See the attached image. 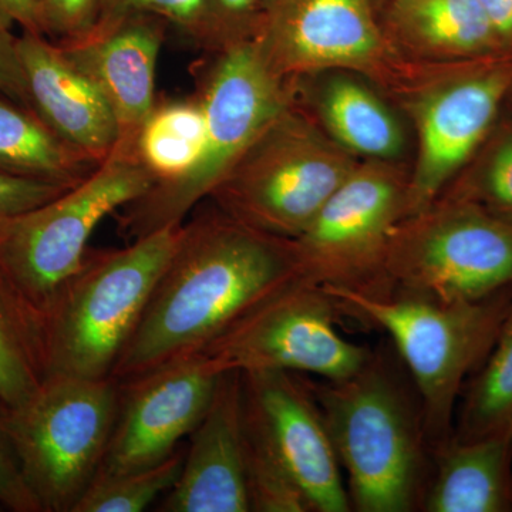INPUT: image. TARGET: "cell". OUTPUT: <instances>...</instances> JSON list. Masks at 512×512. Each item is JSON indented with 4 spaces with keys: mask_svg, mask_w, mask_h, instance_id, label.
Segmentation results:
<instances>
[{
    "mask_svg": "<svg viewBox=\"0 0 512 512\" xmlns=\"http://www.w3.org/2000/svg\"><path fill=\"white\" fill-rule=\"evenodd\" d=\"M153 185L133 148L117 146L80 183L0 228V269L45 313L82 265L94 229Z\"/></svg>",
    "mask_w": 512,
    "mask_h": 512,
    "instance_id": "ba28073f",
    "label": "cell"
},
{
    "mask_svg": "<svg viewBox=\"0 0 512 512\" xmlns=\"http://www.w3.org/2000/svg\"><path fill=\"white\" fill-rule=\"evenodd\" d=\"M185 447H178L156 466L119 476L99 478L80 498L73 512H140L167 494L180 477Z\"/></svg>",
    "mask_w": 512,
    "mask_h": 512,
    "instance_id": "4316f807",
    "label": "cell"
},
{
    "mask_svg": "<svg viewBox=\"0 0 512 512\" xmlns=\"http://www.w3.org/2000/svg\"><path fill=\"white\" fill-rule=\"evenodd\" d=\"M443 194L476 202L512 225V117H500L476 156Z\"/></svg>",
    "mask_w": 512,
    "mask_h": 512,
    "instance_id": "484cf974",
    "label": "cell"
},
{
    "mask_svg": "<svg viewBox=\"0 0 512 512\" xmlns=\"http://www.w3.org/2000/svg\"><path fill=\"white\" fill-rule=\"evenodd\" d=\"M46 377L45 313L0 269V402L20 406Z\"/></svg>",
    "mask_w": 512,
    "mask_h": 512,
    "instance_id": "cb8c5ba5",
    "label": "cell"
},
{
    "mask_svg": "<svg viewBox=\"0 0 512 512\" xmlns=\"http://www.w3.org/2000/svg\"><path fill=\"white\" fill-rule=\"evenodd\" d=\"M407 201L409 174L399 165L357 164L305 231L291 239L301 278L373 298L390 295L387 251L406 218Z\"/></svg>",
    "mask_w": 512,
    "mask_h": 512,
    "instance_id": "30bf717a",
    "label": "cell"
},
{
    "mask_svg": "<svg viewBox=\"0 0 512 512\" xmlns=\"http://www.w3.org/2000/svg\"><path fill=\"white\" fill-rule=\"evenodd\" d=\"M0 93L30 109L28 87L18 52V36L3 26H0Z\"/></svg>",
    "mask_w": 512,
    "mask_h": 512,
    "instance_id": "836d02e7",
    "label": "cell"
},
{
    "mask_svg": "<svg viewBox=\"0 0 512 512\" xmlns=\"http://www.w3.org/2000/svg\"><path fill=\"white\" fill-rule=\"evenodd\" d=\"M251 512H313L308 498L244 419Z\"/></svg>",
    "mask_w": 512,
    "mask_h": 512,
    "instance_id": "83f0119b",
    "label": "cell"
},
{
    "mask_svg": "<svg viewBox=\"0 0 512 512\" xmlns=\"http://www.w3.org/2000/svg\"><path fill=\"white\" fill-rule=\"evenodd\" d=\"M373 0H268L254 37L265 62L285 80L328 70L384 77L393 46Z\"/></svg>",
    "mask_w": 512,
    "mask_h": 512,
    "instance_id": "4fadbf2b",
    "label": "cell"
},
{
    "mask_svg": "<svg viewBox=\"0 0 512 512\" xmlns=\"http://www.w3.org/2000/svg\"><path fill=\"white\" fill-rule=\"evenodd\" d=\"M15 25L23 32L42 35L37 0H0V26L12 30Z\"/></svg>",
    "mask_w": 512,
    "mask_h": 512,
    "instance_id": "e575fe53",
    "label": "cell"
},
{
    "mask_svg": "<svg viewBox=\"0 0 512 512\" xmlns=\"http://www.w3.org/2000/svg\"><path fill=\"white\" fill-rule=\"evenodd\" d=\"M202 0H101L94 28L110 25L133 13H148L164 19L198 46L201 36Z\"/></svg>",
    "mask_w": 512,
    "mask_h": 512,
    "instance_id": "f546056e",
    "label": "cell"
},
{
    "mask_svg": "<svg viewBox=\"0 0 512 512\" xmlns=\"http://www.w3.org/2000/svg\"><path fill=\"white\" fill-rule=\"evenodd\" d=\"M100 8L101 0H37L42 35L56 43L89 35Z\"/></svg>",
    "mask_w": 512,
    "mask_h": 512,
    "instance_id": "4dcf8cb0",
    "label": "cell"
},
{
    "mask_svg": "<svg viewBox=\"0 0 512 512\" xmlns=\"http://www.w3.org/2000/svg\"><path fill=\"white\" fill-rule=\"evenodd\" d=\"M268 0H202L198 46L214 53L232 43L254 39Z\"/></svg>",
    "mask_w": 512,
    "mask_h": 512,
    "instance_id": "f1b7e54d",
    "label": "cell"
},
{
    "mask_svg": "<svg viewBox=\"0 0 512 512\" xmlns=\"http://www.w3.org/2000/svg\"><path fill=\"white\" fill-rule=\"evenodd\" d=\"M512 93V52L440 63L417 87L416 165L409 174L407 215L437 200L467 167L491 133Z\"/></svg>",
    "mask_w": 512,
    "mask_h": 512,
    "instance_id": "7c38bea8",
    "label": "cell"
},
{
    "mask_svg": "<svg viewBox=\"0 0 512 512\" xmlns=\"http://www.w3.org/2000/svg\"><path fill=\"white\" fill-rule=\"evenodd\" d=\"M177 247L111 373L117 382L205 352L259 303L299 278L291 239L242 224L210 200Z\"/></svg>",
    "mask_w": 512,
    "mask_h": 512,
    "instance_id": "6da1fadb",
    "label": "cell"
},
{
    "mask_svg": "<svg viewBox=\"0 0 512 512\" xmlns=\"http://www.w3.org/2000/svg\"><path fill=\"white\" fill-rule=\"evenodd\" d=\"M205 136L207 117L197 93L171 99L157 97L133 141L134 156L153 177L150 190L184 180L200 160Z\"/></svg>",
    "mask_w": 512,
    "mask_h": 512,
    "instance_id": "603a6c76",
    "label": "cell"
},
{
    "mask_svg": "<svg viewBox=\"0 0 512 512\" xmlns=\"http://www.w3.org/2000/svg\"><path fill=\"white\" fill-rule=\"evenodd\" d=\"M348 70H328L289 80L322 130L353 157L394 163L406 153L402 121L380 94Z\"/></svg>",
    "mask_w": 512,
    "mask_h": 512,
    "instance_id": "d6986e66",
    "label": "cell"
},
{
    "mask_svg": "<svg viewBox=\"0 0 512 512\" xmlns=\"http://www.w3.org/2000/svg\"><path fill=\"white\" fill-rule=\"evenodd\" d=\"M343 316L345 309L325 288L299 276L259 303L202 355L220 372L285 370L342 380L372 353L340 333Z\"/></svg>",
    "mask_w": 512,
    "mask_h": 512,
    "instance_id": "8fae6325",
    "label": "cell"
},
{
    "mask_svg": "<svg viewBox=\"0 0 512 512\" xmlns=\"http://www.w3.org/2000/svg\"><path fill=\"white\" fill-rule=\"evenodd\" d=\"M498 43L512 52V0H478Z\"/></svg>",
    "mask_w": 512,
    "mask_h": 512,
    "instance_id": "d590c367",
    "label": "cell"
},
{
    "mask_svg": "<svg viewBox=\"0 0 512 512\" xmlns=\"http://www.w3.org/2000/svg\"><path fill=\"white\" fill-rule=\"evenodd\" d=\"M357 512L420 511L433 467L419 393L396 350L312 383Z\"/></svg>",
    "mask_w": 512,
    "mask_h": 512,
    "instance_id": "7a4b0ae2",
    "label": "cell"
},
{
    "mask_svg": "<svg viewBox=\"0 0 512 512\" xmlns=\"http://www.w3.org/2000/svg\"><path fill=\"white\" fill-rule=\"evenodd\" d=\"M508 103L512 104V93H511L510 99H508Z\"/></svg>",
    "mask_w": 512,
    "mask_h": 512,
    "instance_id": "74e56055",
    "label": "cell"
},
{
    "mask_svg": "<svg viewBox=\"0 0 512 512\" xmlns=\"http://www.w3.org/2000/svg\"><path fill=\"white\" fill-rule=\"evenodd\" d=\"M119 402L117 380L49 375L25 403L8 407L20 471L42 512H73L96 480Z\"/></svg>",
    "mask_w": 512,
    "mask_h": 512,
    "instance_id": "52a82bcc",
    "label": "cell"
},
{
    "mask_svg": "<svg viewBox=\"0 0 512 512\" xmlns=\"http://www.w3.org/2000/svg\"><path fill=\"white\" fill-rule=\"evenodd\" d=\"M222 373L197 353L119 382V410L96 480L170 457L207 413Z\"/></svg>",
    "mask_w": 512,
    "mask_h": 512,
    "instance_id": "5bb4252c",
    "label": "cell"
},
{
    "mask_svg": "<svg viewBox=\"0 0 512 512\" xmlns=\"http://www.w3.org/2000/svg\"><path fill=\"white\" fill-rule=\"evenodd\" d=\"M5 510V508L2 507V505H0V511H3Z\"/></svg>",
    "mask_w": 512,
    "mask_h": 512,
    "instance_id": "f35d334b",
    "label": "cell"
},
{
    "mask_svg": "<svg viewBox=\"0 0 512 512\" xmlns=\"http://www.w3.org/2000/svg\"><path fill=\"white\" fill-rule=\"evenodd\" d=\"M73 185L47 183L0 173V228L23 212L63 194Z\"/></svg>",
    "mask_w": 512,
    "mask_h": 512,
    "instance_id": "d6a6232c",
    "label": "cell"
},
{
    "mask_svg": "<svg viewBox=\"0 0 512 512\" xmlns=\"http://www.w3.org/2000/svg\"><path fill=\"white\" fill-rule=\"evenodd\" d=\"M29 107L57 137L101 164L119 146L120 131L109 103L96 86L37 33L18 36Z\"/></svg>",
    "mask_w": 512,
    "mask_h": 512,
    "instance_id": "ac0fdd59",
    "label": "cell"
},
{
    "mask_svg": "<svg viewBox=\"0 0 512 512\" xmlns=\"http://www.w3.org/2000/svg\"><path fill=\"white\" fill-rule=\"evenodd\" d=\"M512 431V305L483 365L458 402L454 437L477 440Z\"/></svg>",
    "mask_w": 512,
    "mask_h": 512,
    "instance_id": "d4e9b609",
    "label": "cell"
},
{
    "mask_svg": "<svg viewBox=\"0 0 512 512\" xmlns=\"http://www.w3.org/2000/svg\"><path fill=\"white\" fill-rule=\"evenodd\" d=\"M389 42L437 63L503 53L478 0H387Z\"/></svg>",
    "mask_w": 512,
    "mask_h": 512,
    "instance_id": "44dd1931",
    "label": "cell"
},
{
    "mask_svg": "<svg viewBox=\"0 0 512 512\" xmlns=\"http://www.w3.org/2000/svg\"><path fill=\"white\" fill-rule=\"evenodd\" d=\"M181 227L124 248L87 249L45 311L47 376L111 379L180 238Z\"/></svg>",
    "mask_w": 512,
    "mask_h": 512,
    "instance_id": "5b68a950",
    "label": "cell"
},
{
    "mask_svg": "<svg viewBox=\"0 0 512 512\" xmlns=\"http://www.w3.org/2000/svg\"><path fill=\"white\" fill-rule=\"evenodd\" d=\"M326 291L346 316L383 330L392 340L419 393L431 450L450 440L464 386L483 365L510 311L512 286L477 301L399 291L382 298Z\"/></svg>",
    "mask_w": 512,
    "mask_h": 512,
    "instance_id": "3957f363",
    "label": "cell"
},
{
    "mask_svg": "<svg viewBox=\"0 0 512 512\" xmlns=\"http://www.w3.org/2000/svg\"><path fill=\"white\" fill-rule=\"evenodd\" d=\"M168 26L158 16L133 13L80 39L55 42L109 103L119 124V146L133 148L137 131L156 104L158 57Z\"/></svg>",
    "mask_w": 512,
    "mask_h": 512,
    "instance_id": "2e32d148",
    "label": "cell"
},
{
    "mask_svg": "<svg viewBox=\"0 0 512 512\" xmlns=\"http://www.w3.org/2000/svg\"><path fill=\"white\" fill-rule=\"evenodd\" d=\"M357 164L292 99L208 200L248 227L295 239Z\"/></svg>",
    "mask_w": 512,
    "mask_h": 512,
    "instance_id": "8992f818",
    "label": "cell"
},
{
    "mask_svg": "<svg viewBox=\"0 0 512 512\" xmlns=\"http://www.w3.org/2000/svg\"><path fill=\"white\" fill-rule=\"evenodd\" d=\"M211 55L195 90L207 117L200 160L180 183L147 191L116 212L120 235L127 241L183 225L292 103L291 84L268 66L254 39Z\"/></svg>",
    "mask_w": 512,
    "mask_h": 512,
    "instance_id": "277c9868",
    "label": "cell"
},
{
    "mask_svg": "<svg viewBox=\"0 0 512 512\" xmlns=\"http://www.w3.org/2000/svg\"><path fill=\"white\" fill-rule=\"evenodd\" d=\"M0 505L13 512H42L29 490L10 439L8 407L0 402Z\"/></svg>",
    "mask_w": 512,
    "mask_h": 512,
    "instance_id": "1f68e13d",
    "label": "cell"
},
{
    "mask_svg": "<svg viewBox=\"0 0 512 512\" xmlns=\"http://www.w3.org/2000/svg\"><path fill=\"white\" fill-rule=\"evenodd\" d=\"M183 468L163 512H251L245 468L242 373L228 370L191 433Z\"/></svg>",
    "mask_w": 512,
    "mask_h": 512,
    "instance_id": "e0dca14e",
    "label": "cell"
},
{
    "mask_svg": "<svg viewBox=\"0 0 512 512\" xmlns=\"http://www.w3.org/2000/svg\"><path fill=\"white\" fill-rule=\"evenodd\" d=\"M423 512H512V431L434 448Z\"/></svg>",
    "mask_w": 512,
    "mask_h": 512,
    "instance_id": "ffe728a7",
    "label": "cell"
},
{
    "mask_svg": "<svg viewBox=\"0 0 512 512\" xmlns=\"http://www.w3.org/2000/svg\"><path fill=\"white\" fill-rule=\"evenodd\" d=\"M386 274L392 292L487 298L512 286V225L476 202L441 194L394 229Z\"/></svg>",
    "mask_w": 512,
    "mask_h": 512,
    "instance_id": "9c48e42d",
    "label": "cell"
},
{
    "mask_svg": "<svg viewBox=\"0 0 512 512\" xmlns=\"http://www.w3.org/2000/svg\"><path fill=\"white\" fill-rule=\"evenodd\" d=\"M99 165L64 143L28 107L0 93V173L76 185Z\"/></svg>",
    "mask_w": 512,
    "mask_h": 512,
    "instance_id": "7402d4cb",
    "label": "cell"
},
{
    "mask_svg": "<svg viewBox=\"0 0 512 512\" xmlns=\"http://www.w3.org/2000/svg\"><path fill=\"white\" fill-rule=\"evenodd\" d=\"M241 373L245 423L298 484L312 511H352L312 383L285 370Z\"/></svg>",
    "mask_w": 512,
    "mask_h": 512,
    "instance_id": "9a60e30c",
    "label": "cell"
},
{
    "mask_svg": "<svg viewBox=\"0 0 512 512\" xmlns=\"http://www.w3.org/2000/svg\"><path fill=\"white\" fill-rule=\"evenodd\" d=\"M386 3L387 0H373V3Z\"/></svg>",
    "mask_w": 512,
    "mask_h": 512,
    "instance_id": "8d00e7d4",
    "label": "cell"
}]
</instances>
